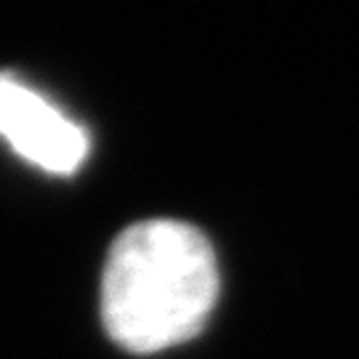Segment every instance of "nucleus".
<instances>
[{
	"mask_svg": "<svg viewBox=\"0 0 359 359\" xmlns=\"http://www.w3.org/2000/svg\"><path fill=\"white\" fill-rule=\"evenodd\" d=\"M218 298L216 253L203 231L149 218L117 234L102 277V322L130 354H154L205 327Z\"/></svg>",
	"mask_w": 359,
	"mask_h": 359,
	"instance_id": "nucleus-1",
	"label": "nucleus"
},
{
	"mask_svg": "<svg viewBox=\"0 0 359 359\" xmlns=\"http://www.w3.org/2000/svg\"><path fill=\"white\" fill-rule=\"evenodd\" d=\"M0 136L27 163L56 176L75 173L90 152L88 133L80 123L38 90L6 75H0Z\"/></svg>",
	"mask_w": 359,
	"mask_h": 359,
	"instance_id": "nucleus-2",
	"label": "nucleus"
}]
</instances>
